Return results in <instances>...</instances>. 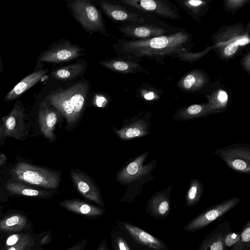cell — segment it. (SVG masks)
I'll return each mask as SVG.
<instances>
[{
    "mask_svg": "<svg viewBox=\"0 0 250 250\" xmlns=\"http://www.w3.org/2000/svg\"><path fill=\"white\" fill-rule=\"evenodd\" d=\"M203 188V184L200 180L194 178L190 181L186 196L187 207H192L198 202L202 196Z\"/></svg>",
    "mask_w": 250,
    "mask_h": 250,
    "instance_id": "4316f807",
    "label": "cell"
},
{
    "mask_svg": "<svg viewBox=\"0 0 250 250\" xmlns=\"http://www.w3.org/2000/svg\"><path fill=\"white\" fill-rule=\"evenodd\" d=\"M83 62H78L72 64L61 67L52 73V76L58 80H69L80 75L83 70Z\"/></svg>",
    "mask_w": 250,
    "mask_h": 250,
    "instance_id": "484cf974",
    "label": "cell"
},
{
    "mask_svg": "<svg viewBox=\"0 0 250 250\" xmlns=\"http://www.w3.org/2000/svg\"><path fill=\"white\" fill-rule=\"evenodd\" d=\"M87 243V240L86 239H83L81 241L75 243L65 250H84Z\"/></svg>",
    "mask_w": 250,
    "mask_h": 250,
    "instance_id": "e575fe53",
    "label": "cell"
},
{
    "mask_svg": "<svg viewBox=\"0 0 250 250\" xmlns=\"http://www.w3.org/2000/svg\"><path fill=\"white\" fill-rule=\"evenodd\" d=\"M58 120L57 113L42 103L39 112V123L41 132L50 140L55 139L54 129Z\"/></svg>",
    "mask_w": 250,
    "mask_h": 250,
    "instance_id": "44dd1931",
    "label": "cell"
},
{
    "mask_svg": "<svg viewBox=\"0 0 250 250\" xmlns=\"http://www.w3.org/2000/svg\"><path fill=\"white\" fill-rule=\"evenodd\" d=\"M114 245L118 250H131L126 241L120 235L115 237Z\"/></svg>",
    "mask_w": 250,
    "mask_h": 250,
    "instance_id": "d6a6232c",
    "label": "cell"
},
{
    "mask_svg": "<svg viewBox=\"0 0 250 250\" xmlns=\"http://www.w3.org/2000/svg\"><path fill=\"white\" fill-rule=\"evenodd\" d=\"M1 191H2V189L1 188H0V196L1 195Z\"/></svg>",
    "mask_w": 250,
    "mask_h": 250,
    "instance_id": "7bdbcfd3",
    "label": "cell"
},
{
    "mask_svg": "<svg viewBox=\"0 0 250 250\" xmlns=\"http://www.w3.org/2000/svg\"><path fill=\"white\" fill-rule=\"evenodd\" d=\"M70 175L76 189L81 194L100 207H104L100 192L90 178L72 169L70 171Z\"/></svg>",
    "mask_w": 250,
    "mask_h": 250,
    "instance_id": "4fadbf2b",
    "label": "cell"
},
{
    "mask_svg": "<svg viewBox=\"0 0 250 250\" xmlns=\"http://www.w3.org/2000/svg\"><path fill=\"white\" fill-rule=\"evenodd\" d=\"M199 83H203L199 82V78H198V76L194 74L191 73L186 76L183 81L182 84L185 89L190 90L195 88L196 86L199 84Z\"/></svg>",
    "mask_w": 250,
    "mask_h": 250,
    "instance_id": "4dcf8cb0",
    "label": "cell"
},
{
    "mask_svg": "<svg viewBox=\"0 0 250 250\" xmlns=\"http://www.w3.org/2000/svg\"><path fill=\"white\" fill-rule=\"evenodd\" d=\"M240 238L230 250H250V221L247 222L240 233Z\"/></svg>",
    "mask_w": 250,
    "mask_h": 250,
    "instance_id": "83f0119b",
    "label": "cell"
},
{
    "mask_svg": "<svg viewBox=\"0 0 250 250\" xmlns=\"http://www.w3.org/2000/svg\"><path fill=\"white\" fill-rule=\"evenodd\" d=\"M59 205L69 211L88 217H100L105 212L103 208L76 199L62 200Z\"/></svg>",
    "mask_w": 250,
    "mask_h": 250,
    "instance_id": "e0dca14e",
    "label": "cell"
},
{
    "mask_svg": "<svg viewBox=\"0 0 250 250\" xmlns=\"http://www.w3.org/2000/svg\"><path fill=\"white\" fill-rule=\"evenodd\" d=\"M99 63L107 69L124 74L136 73L142 69L138 63L121 59L102 60Z\"/></svg>",
    "mask_w": 250,
    "mask_h": 250,
    "instance_id": "cb8c5ba5",
    "label": "cell"
},
{
    "mask_svg": "<svg viewBox=\"0 0 250 250\" xmlns=\"http://www.w3.org/2000/svg\"><path fill=\"white\" fill-rule=\"evenodd\" d=\"M47 71V69L38 70L24 78L6 95L4 101H10L18 98L38 82Z\"/></svg>",
    "mask_w": 250,
    "mask_h": 250,
    "instance_id": "603a6c76",
    "label": "cell"
},
{
    "mask_svg": "<svg viewBox=\"0 0 250 250\" xmlns=\"http://www.w3.org/2000/svg\"><path fill=\"white\" fill-rule=\"evenodd\" d=\"M184 7H186L188 12H192V15H199L200 12H203V8L207 5L206 1L200 0H190L184 2Z\"/></svg>",
    "mask_w": 250,
    "mask_h": 250,
    "instance_id": "f546056e",
    "label": "cell"
},
{
    "mask_svg": "<svg viewBox=\"0 0 250 250\" xmlns=\"http://www.w3.org/2000/svg\"><path fill=\"white\" fill-rule=\"evenodd\" d=\"M152 117L151 112H147L143 117L119 130H116L117 135L122 139L128 140L143 137L150 133Z\"/></svg>",
    "mask_w": 250,
    "mask_h": 250,
    "instance_id": "2e32d148",
    "label": "cell"
},
{
    "mask_svg": "<svg viewBox=\"0 0 250 250\" xmlns=\"http://www.w3.org/2000/svg\"><path fill=\"white\" fill-rule=\"evenodd\" d=\"M214 153L232 170L250 173V145L237 143L217 149Z\"/></svg>",
    "mask_w": 250,
    "mask_h": 250,
    "instance_id": "52a82bcc",
    "label": "cell"
},
{
    "mask_svg": "<svg viewBox=\"0 0 250 250\" xmlns=\"http://www.w3.org/2000/svg\"><path fill=\"white\" fill-rule=\"evenodd\" d=\"M230 231L229 224L225 220L203 239L198 250H228L224 240L226 234Z\"/></svg>",
    "mask_w": 250,
    "mask_h": 250,
    "instance_id": "9a60e30c",
    "label": "cell"
},
{
    "mask_svg": "<svg viewBox=\"0 0 250 250\" xmlns=\"http://www.w3.org/2000/svg\"><path fill=\"white\" fill-rule=\"evenodd\" d=\"M6 137L2 124H0V146L4 143Z\"/></svg>",
    "mask_w": 250,
    "mask_h": 250,
    "instance_id": "d590c367",
    "label": "cell"
},
{
    "mask_svg": "<svg viewBox=\"0 0 250 250\" xmlns=\"http://www.w3.org/2000/svg\"><path fill=\"white\" fill-rule=\"evenodd\" d=\"M148 155V151L139 155L118 175L117 179L120 183L132 185L133 198L141 192L146 183L155 178L152 173L156 167L157 160L154 159L144 165Z\"/></svg>",
    "mask_w": 250,
    "mask_h": 250,
    "instance_id": "277c9868",
    "label": "cell"
},
{
    "mask_svg": "<svg viewBox=\"0 0 250 250\" xmlns=\"http://www.w3.org/2000/svg\"><path fill=\"white\" fill-rule=\"evenodd\" d=\"M1 120L6 137H11L19 140L25 139L27 130L23 107L15 104L11 112L2 117Z\"/></svg>",
    "mask_w": 250,
    "mask_h": 250,
    "instance_id": "9c48e42d",
    "label": "cell"
},
{
    "mask_svg": "<svg viewBox=\"0 0 250 250\" xmlns=\"http://www.w3.org/2000/svg\"><path fill=\"white\" fill-rule=\"evenodd\" d=\"M240 238V233L232 232L231 231L228 232L226 234L224 238V241L225 246L228 249L232 247L239 241Z\"/></svg>",
    "mask_w": 250,
    "mask_h": 250,
    "instance_id": "1f68e13d",
    "label": "cell"
},
{
    "mask_svg": "<svg viewBox=\"0 0 250 250\" xmlns=\"http://www.w3.org/2000/svg\"><path fill=\"white\" fill-rule=\"evenodd\" d=\"M240 201V198L233 197L210 207L188 223L183 229L188 232H195L206 227L232 209Z\"/></svg>",
    "mask_w": 250,
    "mask_h": 250,
    "instance_id": "ba28073f",
    "label": "cell"
},
{
    "mask_svg": "<svg viewBox=\"0 0 250 250\" xmlns=\"http://www.w3.org/2000/svg\"><path fill=\"white\" fill-rule=\"evenodd\" d=\"M191 40L188 34L178 32L150 39L127 41L123 43L122 48L138 57L161 58L187 50Z\"/></svg>",
    "mask_w": 250,
    "mask_h": 250,
    "instance_id": "6da1fadb",
    "label": "cell"
},
{
    "mask_svg": "<svg viewBox=\"0 0 250 250\" xmlns=\"http://www.w3.org/2000/svg\"><path fill=\"white\" fill-rule=\"evenodd\" d=\"M106 104L105 99L102 97L98 98L96 100V104L99 107H103Z\"/></svg>",
    "mask_w": 250,
    "mask_h": 250,
    "instance_id": "60d3db41",
    "label": "cell"
},
{
    "mask_svg": "<svg viewBox=\"0 0 250 250\" xmlns=\"http://www.w3.org/2000/svg\"><path fill=\"white\" fill-rule=\"evenodd\" d=\"M7 159L8 158L5 154L0 152V166L5 165Z\"/></svg>",
    "mask_w": 250,
    "mask_h": 250,
    "instance_id": "ab89813d",
    "label": "cell"
},
{
    "mask_svg": "<svg viewBox=\"0 0 250 250\" xmlns=\"http://www.w3.org/2000/svg\"><path fill=\"white\" fill-rule=\"evenodd\" d=\"M118 28L126 36L141 40L161 36L167 32L160 27L148 24H122Z\"/></svg>",
    "mask_w": 250,
    "mask_h": 250,
    "instance_id": "ac0fdd59",
    "label": "cell"
},
{
    "mask_svg": "<svg viewBox=\"0 0 250 250\" xmlns=\"http://www.w3.org/2000/svg\"><path fill=\"white\" fill-rule=\"evenodd\" d=\"M89 89L88 83L79 82L66 89L60 88L47 97L52 105L66 118L67 123H74L84 105Z\"/></svg>",
    "mask_w": 250,
    "mask_h": 250,
    "instance_id": "7a4b0ae2",
    "label": "cell"
},
{
    "mask_svg": "<svg viewBox=\"0 0 250 250\" xmlns=\"http://www.w3.org/2000/svg\"><path fill=\"white\" fill-rule=\"evenodd\" d=\"M214 113L218 112L208 104H195L179 109L174 115L173 119L179 121H187L205 117Z\"/></svg>",
    "mask_w": 250,
    "mask_h": 250,
    "instance_id": "7402d4cb",
    "label": "cell"
},
{
    "mask_svg": "<svg viewBox=\"0 0 250 250\" xmlns=\"http://www.w3.org/2000/svg\"><path fill=\"white\" fill-rule=\"evenodd\" d=\"M69 8L74 18L86 31L108 36L101 12L90 0H74L69 4Z\"/></svg>",
    "mask_w": 250,
    "mask_h": 250,
    "instance_id": "5b68a950",
    "label": "cell"
},
{
    "mask_svg": "<svg viewBox=\"0 0 250 250\" xmlns=\"http://www.w3.org/2000/svg\"><path fill=\"white\" fill-rule=\"evenodd\" d=\"M34 244V240L29 234H23L20 241L5 250H28Z\"/></svg>",
    "mask_w": 250,
    "mask_h": 250,
    "instance_id": "f1b7e54d",
    "label": "cell"
},
{
    "mask_svg": "<svg viewBox=\"0 0 250 250\" xmlns=\"http://www.w3.org/2000/svg\"><path fill=\"white\" fill-rule=\"evenodd\" d=\"M23 233L14 234L9 236L5 242L6 246L8 248L12 246L21 240Z\"/></svg>",
    "mask_w": 250,
    "mask_h": 250,
    "instance_id": "836d02e7",
    "label": "cell"
},
{
    "mask_svg": "<svg viewBox=\"0 0 250 250\" xmlns=\"http://www.w3.org/2000/svg\"><path fill=\"white\" fill-rule=\"evenodd\" d=\"M113 250H118L115 245H113Z\"/></svg>",
    "mask_w": 250,
    "mask_h": 250,
    "instance_id": "b9f144b4",
    "label": "cell"
},
{
    "mask_svg": "<svg viewBox=\"0 0 250 250\" xmlns=\"http://www.w3.org/2000/svg\"><path fill=\"white\" fill-rule=\"evenodd\" d=\"M214 48L224 59H231L250 43L248 33L242 28L231 27L218 33L214 39Z\"/></svg>",
    "mask_w": 250,
    "mask_h": 250,
    "instance_id": "8992f818",
    "label": "cell"
},
{
    "mask_svg": "<svg viewBox=\"0 0 250 250\" xmlns=\"http://www.w3.org/2000/svg\"><path fill=\"white\" fill-rule=\"evenodd\" d=\"M97 250H109L107 243L105 239L102 240Z\"/></svg>",
    "mask_w": 250,
    "mask_h": 250,
    "instance_id": "8d00e7d4",
    "label": "cell"
},
{
    "mask_svg": "<svg viewBox=\"0 0 250 250\" xmlns=\"http://www.w3.org/2000/svg\"><path fill=\"white\" fill-rule=\"evenodd\" d=\"M51 236L49 234L45 235L41 240L40 244L42 245H45L50 242L51 240Z\"/></svg>",
    "mask_w": 250,
    "mask_h": 250,
    "instance_id": "74e56055",
    "label": "cell"
},
{
    "mask_svg": "<svg viewBox=\"0 0 250 250\" xmlns=\"http://www.w3.org/2000/svg\"><path fill=\"white\" fill-rule=\"evenodd\" d=\"M84 50L78 45L65 41L44 52L40 61L55 63L64 62L83 55Z\"/></svg>",
    "mask_w": 250,
    "mask_h": 250,
    "instance_id": "30bf717a",
    "label": "cell"
},
{
    "mask_svg": "<svg viewBox=\"0 0 250 250\" xmlns=\"http://www.w3.org/2000/svg\"><path fill=\"white\" fill-rule=\"evenodd\" d=\"M172 188L167 187L155 193L148 200L146 212L155 218H164L171 210L170 194Z\"/></svg>",
    "mask_w": 250,
    "mask_h": 250,
    "instance_id": "7c38bea8",
    "label": "cell"
},
{
    "mask_svg": "<svg viewBox=\"0 0 250 250\" xmlns=\"http://www.w3.org/2000/svg\"><path fill=\"white\" fill-rule=\"evenodd\" d=\"M12 180L35 187L55 189L60 178L56 171L25 162L16 163L10 171Z\"/></svg>",
    "mask_w": 250,
    "mask_h": 250,
    "instance_id": "3957f363",
    "label": "cell"
},
{
    "mask_svg": "<svg viewBox=\"0 0 250 250\" xmlns=\"http://www.w3.org/2000/svg\"><path fill=\"white\" fill-rule=\"evenodd\" d=\"M122 2L139 10L153 12L170 19H176L179 15L171 5L154 0H122Z\"/></svg>",
    "mask_w": 250,
    "mask_h": 250,
    "instance_id": "5bb4252c",
    "label": "cell"
},
{
    "mask_svg": "<svg viewBox=\"0 0 250 250\" xmlns=\"http://www.w3.org/2000/svg\"><path fill=\"white\" fill-rule=\"evenodd\" d=\"M99 5L104 13L111 20L116 21L142 22L144 21L139 15L128 11L122 6L107 1H99Z\"/></svg>",
    "mask_w": 250,
    "mask_h": 250,
    "instance_id": "d6986e66",
    "label": "cell"
},
{
    "mask_svg": "<svg viewBox=\"0 0 250 250\" xmlns=\"http://www.w3.org/2000/svg\"><path fill=\"white\" fill-rule=\"evenodd\" d=\"M5 188L10 194L15 196L48 198L52 195V193L46 190L13 180L7 181L5 184Z\"/></svg>",
    "mask_w": 250,
    "mask_h": 250,
    "instance_id": "ffe728a7",
    "label": "cell"
},
{
    "mask_svg": "<svg viewBox=\"0 0 250 250\" xmlns=\"http://www.w3.org/2000/svg\"><path fill=\"white\" fill-rule=\"evenodd\" d=\"M143 97L146 100L150 101L155 98V95L153 92H148L143 94Z\"/></svg>",
    "mask_w": 250,
    "mask_h": 250,
    "instance_id": "f35d334b",
    "label": "cell"
},
{
    "mask_svg": "<svg viewBox=\"0 0 250 250\" xmlns=\"http://www.w3.org/2000/svg\"><path fill=\"white\" fill-rule=\"evenodd\" d=\"M117 224L135 242L151 250H167L166 244L144 230L128 222L118 221Z\"/></svg>",
    "mask_w": 250,
    "mask_h": 250,
    "instance_id": "8fae6325",
    "label": "cell"
},
{
    "mask_svg": "<svg viewBox=\"0 0 250 250\" xmlns=\"http://www.w3.org/2000/svg\"><path fill=\"white\" fill-rule=\"evenodd\" d=\"M27 226V218L20 214L9 215L0 221V230L3 232L21 231Z\"/></svg>",
    "mask_w": 250,
    "mask_h": 250,
    "instance_id": "d4e9b609",
    "label": "cell"
}]
</instances>
